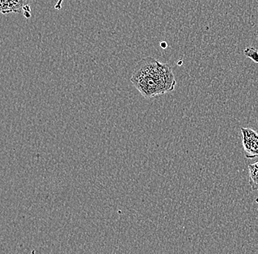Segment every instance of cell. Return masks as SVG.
<instances>
[{"mask_svg":"<svg viewBox=\"0 0 258 254\" xmlns=\"http://www.w3.org/2000/svg\"><path fill=\"white\" fill-rule=\"evenodd\" d=\"M131 81L148 99L173 91L176 85L170 66L151 57L143 58L137 64Z\"/></svg>","mask_w":258,"mask_h":254,"instance_id":"1","label":"cell"},{"mask_svg":"<svg viewBox=\"0 0 258 254\" xmlns=\"http://www.w3.org/2000/svg\"><path fill=\"white\" fill-rule=\"evenodd\" d=\"M242 140L245 152L247 153L248 158L257 157L258 139L257 132L250 128H241Z\"/></svg>","mask_w":258,"mask_h":254,"instance_id":"2","label":"cell"},{"mask_svg":"<svg viewBox=\"0 0 258 254\" xmlns=\"http://www.w3.org/2000/svg\"><path fill=\"white\" fill-rule=\"evenodd\" d=\"M27 0H0V13L3 14H20Z\"/></svg>","mask_w":258,"mask_h":254,"instance_id":"3","label":"cell"},{"mask_svg":"<svg viewBox=\"0 0 258 254\" xmlns=\"http://www.w3.org/2000/svg\"><path fill=\"white\" fill-rule=\"evenodd\" d=\"M249 182L250 186L253 191H257L258 188V162L249 164Z\"/></svg>","mask_w":258,"mask_h":254,"instance_id":"4","label":"cell"},{"mask_svg":"<svg viewBox=\"0 0 258 254\" xmlns=\"http://www.w3.org/2000/svg\"><path fill=\"white\" fill-rule=\"evenodd\" d=\"M243 54L246 57L249 58L254 63L258 62V53L257 49L254 47H247L243 50Z\"/></svg>","mask_w":258,"mask_h":254,"instance_id":"5","label":"cell"}]
</instances>
